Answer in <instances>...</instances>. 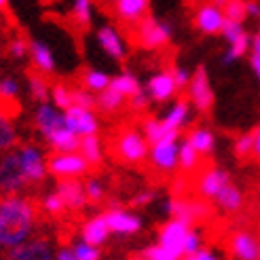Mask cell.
I'll return each mask as SVG.
<instances>
[{
  "mask_svg": "<svg viewBox=\"0 0 260 260\" xmlns=\"http://www.w3.org/2000/svg\"><path fill=\"white\" fill-rule=\"evenodd\" d=\"M250 57H260V30L256 34H250Z\"/></svg>",
  "mask_w": 260,
  "mask_h": 260,
  "instance_id": "53",
  "label": "cell"
},
{
  "mask_svg": "<svg viewBox=\"0 0 260 260\" xmlns=\"http://www.w3.org/2000/svg\"><path fill=\"white\" fill-rule=\"evenodd\" d=\"M47 170L49 176H53L55 180H81L89 174L91 167L79 150H70L51 152V157H47Z\"/></svg>",
  "mask_w": 260,
  "mask_h": 260,
  "instance_id": "5",
  "label": "cell"
},
{
  "mask_svg": "<svg viewBox=\"0 0 260 260\" xmlns=\"http://www.w3.org/2000/svg\"><path fill=\"white\" fill-rule=\"evenodd\" d=\"M252 136H254V142H252V157L260 161V127L252 129Z\"/></svg>",
  "mask_w": 260,
  "mask_h": 260,
  "instance_id": "54",
  "label": "cell"
},
{
  "mask_svg": "<svg viewBox=\"0 0 260 260\" xmlns=\"http://www.w3.org/2000/svg\"><path fill=\"white\" fill-rule=\"evenodd\" d=\"M172 38H174V25L167 19L146 15L144 19L136 23V41L146 51H159L170 47Z\"/></svg>",
  "mask_w": 260,
  "mask_h": 260,
  "instance_id": "3",
  "label": "cell"
},
{
  "mask_svg": "<svg viewBox=\"0 0 260 260\" xmlns=\"http://www.w3.org/2000/svg\"><path fill=\"white\" fill-rule=\"evenodd\" d=\"M36 231V205L23 192L0 194V248L9 250Z\"/></svg>",
  "mask_w": 260,
  "mask_h": 260,
  "instance_id": "1",
  "label": "cell"
},
{
  "mask_svg": "<svg viewBox=\"0 0 260 260\" xmlns=\"http://www.w3.org/2000/svg\"><path fill=\"white\" fill-rule=\"evenodd\" d=\"M142 134H144L148 144H154V142H159L161 138L170 136V132H165V127L161 123V116H146V119L142 121Z\"/></svg>",
  "mask_w": 260,
  "mask_h": 260,
  "instance_id": "39",
  "label": "cell"
},
{
  "mask_svg": "<svg viewBox=\"0 0 260 260\" xmlns=\"http://www.w3.org/2000/svg\"><path fill=\"white\" fill-rule=\"evenodd\" d=\"M104 220H106V224L110 229V235H121V237H134L144 226L138 214H134L132 210H123L119 205L104 212Z\"/></svg>",
  "mask_w": 260,
  "mask_h": 260,
  "instance_id": "13",
  "label": "cell"
},
{
  "mask_svg": "<svg viewBox=\"0 0 260 260\" xmlns=\"http://www.w3.org/2000/svg\"><path fill=\"white\" fill-rule=\"evenodd\" d=\"M154 199H157V194H154L152 188H144V190H140L134 194V199H132V205L134 207H148Z\"/></svg>",
  "mask_w": 260,
  "mask_h": 260,
  "instance_id": "50",
  "label": "cell"
},
{
  "mask_svg": "<svg viewBox=\"0 0 260 260\" xmlns=\"http://www.w3.org/2000/svg\"><path fill=\"white\" fill-rule=\"evenodd\" d=\"M38 210H41L45 216L49 218H57L66 212V205H63L61 197L55 192V190H49L41 197V203H38Z\"/></svg>",
  "mask_w": 260,
  "mask_h": 260,
  "instance_id": "37",
  "label": "cell"
},
{
  "mask_svg": "<svg viewBox=\"0 0 260 260\" xmlns=\"http://www.w3.org/2000/svg\"><path fill=\"white\" fill-rule=\"evenodd\" d=\"M95 43L102 49L104 55H108L112 61H125L127 59V43L125 36L110 23H104L95 32Z\"/></svg>",
  "mask_w": 260,
  "mask_h": 260,
  "instance_id": "15",
  "label": "cell"
},
{
  "mask_svg": "<svg viewBox=\"0 0 260 260\" xmlns=\"http://www.w3.org/2000/svg\"><path fill=\"white\" fill-rule=\"evenodd\" d=\"M15 150H17L23 176H25V180H28V186L43 184L45 178L49 176L45 150L41 146H36V144H19V146H15Z\"/></svg>",
  "mask_w": 260,
  "mask_h": 260,
  "instance_id": "7",
  "label": "cell"
},
{
  "mask_svg": "<svg viewBox=\"0 0 260 260\" xmlns=\"http://www.w3.org/2000/svg\"><path fill=\"white\" fill-rule=\"evenodd\" d=\"M163 212L170 218L184 220L188 224H197L210 216V207L205 199H186V197H172L163 203Z\"/></svg>",
  "mask_w": 260,
  "mask_h": 260,
  "instance_id": "10",
  "label": "cell"
},
{
  "mask_svg": "<svg viewBox=\"0 0 260 260\" xmlns=\"http://www.w3.org/2000/svg\"><path fill=\"white\" fill-rule=\"evenodd\" d=\"M72 17L83 30L93 25V0H72Z\"/></svg>",
  "mask_w": 260,
  "mask_h": 260,
  "instance_id": "35",
  "label": "cell"
},
{
  "mask_svg": "<svg viewBox=\"0 0 260 260\" xmlns=\"http://www.w3.org/2000/svg\"><path fill=\"white\" fill-rule=\"evenodd\" d=\"M248 51H250V32H243L241 36L233 38V41L226 43V53L222 57V63L231 66V63H235L241 57L248 55Z\"/></svg>",
  "mask_w": 260,
  "mask_h": 260,
  "instance_id": "34",
  "label": "cell"
},
{
  "mask_svg": "<svg viewBox=\"0 0 260 260\" xmlns=\"http://www.w3.org/2000/svg\"><path fill=\"white\" fill-rule=\"evenodd\" d=\"M63 119H66V125L79 138H85V136H91V134L100 132V119H98L95 108L70 106V108L63 110Z\"/></svg>",
  "mask_w": 260,
  "mask_h": 260,
  "instance_id": "17",
  "label": "cell"
},
{
  "mask_svg": "<svg viewBox=\"0 0 260 260\" xmlns=\"http://www.w3.org/2000/svg\"><path fill=\"white\" fill-rule=\"evenodd\" d=\"M144 89H146L150 102H157V104H170L180 93V89L172 76V70H161L157 74H152Z\"/></svg>",
  "mask_w": 260,
  "mask_h": 260,
  "instance_id": "18",
  "label": "cell"
},
{
  "mask_svg": "<svg viewBox=\"0 0 260 260\" xmlns=\"http://www.w3.org/2000/svg\"><path fill=\"white\" fill-rule=\"evenodd\" d=\"M108 87L114 89V91H119V93L125 95V98H132L134 93H138V91L142 89L140 79L134 72H129V70H123L116 76H110V85Z\"/></svg>",
  "mask_w": 260,
  "mask_h": 260,
  "instance_id": "32",
  "label": "cell"
},
{
  "mask_svg": "<svg viewBox=\"0 0 260 260\" xmlns=\"http://www.w3.org/2000/svg\"><path fill=\"white\" fill-rule=\"evenodd\" d=\"M190 229H192V224L184 222V220L167 218V222H163L157 233V243L167 248L170 252H174L178 258H182L184 256V241H186V235Z\"/></svg>",
  "mask_w": 260,
  "mask_h": 260,
  "instance_id": "12",
  "label": "cell"
},
{
  "mask_svg": "<svg viewBox=\"0 0 260 260\" xmlns=\"http://www.w3.org/2000/svg\"><path fill=\"white\" fill-rule=\"evenodd\" d=\"M49 102L57 106L59 110H66L72 106V87H68L66 83H53L51 85V93H49Z\"/></svg>",
  "mask_w": 260,
  "mask_h": 260,
  "instance_id": "40",
  "label": "cell"
},
{
  "mask_svg": "<svg viewBox=\"0 0 260 260\" xmlns=\"http://www.w3.org/2000/svg\"><path fill=\"white\" fill-rule=\"evenodd\" d=\"M127 104H129V108L136 110V112L146 110V108H148V104H150V98H148V93H146V89L142 87L138 93H134L132 98H127Z\"/></svg>",
  "mask_w": 260,
  "mask_h": 260,
  "instance_id": "48",
  "label": "cell"
},
{
  "mask_svg": "<svg viewBox=\"0 0 260 260\" xmlns=\"http://www.w3.org/2000/svg\"><path fill=\"white\" fill-rule=\"evenodd\" d=\"M127 104V98L121 95L119 91H114V89H104L102 93L95 95V110L104 112V114H114V112H119L123 110V106Z\"/></svg>",
  "mask_w": 260,
  "mask_h": 260,
  "instance_id": "30",
  "label": "cell"
},
{
  "mask_svg": "<svg viewBox=\"0 0 260 260\" xmlns=\"http://www.w3.org/2000/svg\"><path fill=\"white\" fill-rule=\"evenodd\" d=\"M81 239H85L91 245H106L110 239V229L104 220V214H95V216H89L85 222L81 224Z\"/></svg>",
  "mask_w": 260,
  "mask_h": 260,
  "instance_id": "23",
  "label": "cell"
},
{
  "mask_svg": "<svg viewBox=\"0 0 260 260\" xmlns=\"http://www.w3.org/2000/svg\"><path fill=\"white\" fill-rule=\"evenodd\" d=\"M9 3H11V0H0V11H5L9 7Z\"/></svg>",
  "mask_w": 260,
  "mask_h": 260,
  "instance_id": "57",
  "label": "cell"
},
{
  "mask_svg": "<svg viewBox=\"0 0 260 260\" xmlns=\"http://www.w3.org/2000/svg\"><path fill=\"white\" fill-rule=\"evenodd\" d=\"M245 15H248V19H258L260 3H256V0H245Z\"/></svg>",
  "mask_w": 260,
  "mask_h": 260,
  "instance_id": "52",
  "label": "cell"
},
{
  "mask_svg": "<svg viewBox=\"0 0 260 260\" xmlns=\"http://www.w3.org/2000/svg\"><path fill=\"white\" fill-rule=\"evenodd\" d=\"M199 248H203V233L192 226L188 231V235H186V241H184V256L197 252Z\"/></svg>",
  "mask_w": 260,
  "mask_h": 260,
  "instance_id": "47",
  "label": "cell"
},
{
  "mask_svg": "<svg viewBox=\"0 0 260 260\" xmlns=\"http://www.w3.org/2000/svg\"><path fill=\"white\" fill-rule=\"evenodd\" d=\"M229 252L235 260H260V237L252 231H235L229 237Z\"/></svg>",
  "mask_w": 260,
  "mask_h": 260,
  "instance_id": "19",
  "label": "cell"
},
{
  "mask_svg": "<svg viewBox=\"0 0 260 260\" xmlns=\"http://www.w3.org/2000/svg\"><path fill=\"white\" fill-rule=\"evenodd\" d=\"M79 152L81 157L89 163V167H100L104 163V142L100 140L98 134H91L79 140Z\"/></svg>",
  "mask_w": 260,
  "mask_h": 260,
  "instance_id": "28",
  "label": "cell"
},
{
  "mask_svg": "<svg viewBox=\"0 0 260 260\" xmlns=\"http://www.w3.org/2000/svg\"><path fill=\"white\" fill-rule=\"evenodd\" d=\"M32 121L36 132L41 134L45 146L51 152H70V150H79V136L66 125L63 119V110L53 106L51 102H41L36 104Z\"/></svg>",
  "mask_w": 260,
  "mask_h": 260,
  "instance_id": "2",
  "label": "cell"
},
{
  "mask_svg": "<svg viewBox=\"0 0 260 260\" xmlns=\"http://www.w3.org/2000/svg\"><path fill=\"white\" fill-rule=\"evenodd\" d=\"M222 11H224L226 21L243 23L245 19H248V15H245V0H229V3L222 7Z\"/></svg>",
  "mask_w": 260,
  "mask_h": 260,
  "instance_id": "44",
  "label": "cell"
},
{
  "mask_svg": "<svg viewBox=\"0 0 260 260\" xmlns=\"http://www.w3.org/2000/svg\"><path fill=\"white\" fill-rule=\"evenodd\" d=\"M150 144L140 129H125L114 140V154L125 165H142L148 159Z\"/></svg>",
  "mask_w": 260,
  "mask_h": 260,
  "instance_id": "4",
  "label": "cell"
},
{
  "mask_svg": "<svg viewBox=\"0 0 260 260\" xmlns=\"http://www.w3.org/2000/svg\"><path fill=\"white\" fill-rule=\"evenodd\" d=\"M178 142L180 134H170L154 142L148 148V163L161 174H172L178 170Z\"/></svg>",
  "mask_w": 260,
  "mask_h": 260,
  "instance_id": "9",
  "label": "cell"
},
{
  "mask_svg": "<svg viewBox=\"0 0 260 260\" xmlns=\"http://www.w3.org/2000/svg\"><path fill=\"white\" fill-rule=\"evenodd\" d=\"M72 106L95 108V93H91L85 87H74L72 89Z\"/></svg>",
  "mask_w": 260,
  "mask_h": 260,
  "instance_id": "45",
  "label": "cell"
},
{
  "mask_svg": "<svg viewBox=\"0 0 260 260\" xmlns=\"http://www.w3.org/2000/svg\"><path fill=\"white\" fill-rule=\"evenodd\" d=\"M53 190L61 197L63 205H66V212H81L89 205L83 180H57Z\"/></svg>",
  "mask_w": 260,
  "mask_h": 260,
  "instance_id": "21",
  "label": "cell"
},
{
  "mask_svg": "<svg viewBox=\"0 0 260 260\" xmlns=\"http://www.w3.org/2000/svg\"><path fill=\"white\" fill-rule=\"evenodd\" d=\"M216 207L222 214H239L243 210V205H245V194L243 190L235 184V182H231L229 186H224V190L218 194V197L214 199Z\"/></svg>",
  "mask_w": 260,
  "mask_h": 260,
  "instance_id": "25",
  "label": "cell"
},
{
  "mask_svg": "<svg viewBox=\"0 0 260 260\" xmlns=\"http://www.w3.org/2000/svg\"><path fill=\"white\" fill-rule=\"evenodd\" d=\"M55 260H76V258L72 254L70 245H63V248H57L55 250Z\"/></svg>",
  "mask_w": 260,
  "mask_h": 260,
  "instance_id": "55",
  "label": "cell"
},
{
  "mask_svg": "<svg viewBox=\"0 0 260 260\" xmlns=\"http://www.w3.org/2000/svg\"><path fill=\"white\" fill-rule=\"evenodd\" d=\"M252 142H254L252 132H243V134L235 136V140H233V152H235L237 159H250L252 157Z\"/></svg>",
  "mask_w": 260,
  "mask_h": 260,
  "instance_id": "42",
  "label": "cell"
},
{
  "mask_svg": "<svg viewBox=\"0 0 260 260\" xmlns=\"http://www.w3.org/2000/svg\"><path fill=\"white\" fill-rule=\"evenodd\" d=\"M186 140L192 144V148L199 152V157H210V154L216 150V134L207 125L192 127L186 136Z\"/></svg>",
  "mask_w": 260,
  "mask_h": 260,
  "instance_id": "27",
  "label": "cell"
},
{
  "mask_svg": "<svg viewBox=\"0 0 260 260\" xmlns=\"http://www.w3.org/2000/svg\"><path fill=\"white\" fill-rule=\"evenodd\" d=\"M180 260H220V256H218V252L212 250V248H199L197 252L182 256Z\"/></svg>",
  "mask_w": 260,
  "mask_h": 260,
  "instance_id": "51",
  "label": "cell"
},
{
  "mask_svg": "<svg viewBox=\"0 0 260 260\" xmlns=\"http://www.w3.org/2000/svg\"><path fill=\"white\" fill-rule=\"evenodd\" d=\"M258 30H260V17H258Z\"/></svg>",
  "mask_w": 260,
  "mask_h": 260,
  "instance_id": "59",
  "label": "cell"
},
{
  "mask_svg": "<svg viewBox=\"0 0 260 260\" xmlns=\"http://www.w3.org/2000/svg\"><path fill=\"white\" fill-rule=\"evenodd\" d=\"M231 182H233L231 174L224 167H207V170L201 172V176L197 180V194L205 201H214Z\"/></svg>",
  "mask_w": 260,
  "mask_h": 260,
  "instance_id": "16",
  "label": "cell"
},
{
  "mask_svg": "<svg viewBox=\"0 0 260 260\" xmlns=\"http://www.w3.org/2000/svg\"><path fill=\"white\" fill-rule=\"evenodd\" d=\"M25 188L30 186L23 176L17 150L13 148L9 152H3L0 154V194H19Z\"/></svg>",
  "mask_w": 260,
  "mask_h": 260,
  "instance_id": "8",
  "label": "cell"
},
{
  "mask_svg": "<svg viewBox=\"0 0 260 260\" xmlns=\"http://www.w3.org/2000/svg\"><path fill=\"white\" fill-rule=\"evenodd\" d=\"M172 70V76H174V81H176V85H178V89L182 91V89H186L188 87V81H190V68H186V66H174V68H170Z\"/></svg>",
  "mask_w": 260,
  "mask_h": 260,
  "instance_id": "49",
  "label": "cell"
},
{
  "mask_svg": "<svg viewBox=\"0 0 260 260\" xmlns=\"http://www.w3.org/2000/svg\"><path fill=\"white\" fill-rule=\"evenodd\" d=\"M21 95V85L15 76H3L0 79V106L7 108L5 104H15Z\"/></svg>",
  "mask_w": 260,
  "mask_h": 260,
  "instance_id": "38",
  "label": "cell"
},
{
  "mask_svg": "<svg viewBox=\"0 0 260 260\" xmlns=\"http://www.w3.org/2000/svg\"><path fill=\"white\" fill-rule=\"evenodd\" d=\"M28 57H30L36 72H41L45 76L55 74V70H57L55 53L45 41H41V38H32V41H28Z\"/></svg>",
  "mask_w": 260,
  "mask_h": 260,
  "instance_id": "22",
  "label": "cell"
},
{
  "mask_svg": "<svg viewBox=\"0 0 260 260\" xmlns=\"http://www.w3.org/2000/svg\"><path fill=\"white\" fill-rule=\"evenodd\" d=\"M83 186H85V194H87V201L89 203H93V205H100L106 201L108 197V186H106V182H104L102 178L98 176H91L83 182Z\"/></svg>",
  "mask_w": 260,
  "mask_h": 260,
  "instance_id": "36",
  "label": "cell"
},
{
  "mask_svg": "<svg viewBox=\"0 0 260 260\" xmlns=\"http://www.w3.org/2000/svg\"><path fill=\"white\" fill-rule=\"evenodd\" d=\"M25 85H28V93L30 98L41 104V102H49V93H51V83L47 81V76L41 72H28L25 76Z\"/></svg>",
  "mask_w": 260,
  "mask_h": 260,
  "instance_id": "31",
  "label": "cell"
},
{
  "mask_svg": "<svg viewBox=\"0 0 260 260\" xmlns=\"http://www.w3.org/2000/svg\"><path fill=\"white\" fill-rule=\"evenodd\" d=\"M140 260H180V258L167 248H163V245L152 243L140 252Z\"/></svg>",
  "mask_w": 260,
  "mask_h": 260,
  "instance_id": "43",
  "label": "cell"
},
{
  "mask_svg": "<svg viewBox=\"0 0 260 260\" xmlns=\"http://www.w3.org/2000/svg\"><path fill=\"white\" fill-rule=\"evenodd\" d=\"M224 11L222 7L210 3H201L192 13V25L205 36H218L224 28Z\"/></svg>",
  "mask_w": 260,
  "mask_h": 260,
  "instance_id": "14",
  "label": "cell"
},
{
  "mask_svg": "<svg viewBox=\"0 0 260 260\" xmlns=\"http://www.w3.org/2000/svg\"><path fill=\"white\" fill-rule=\"evenodd\" d=\"M161 123L165 127V132L170 134H180L184 127L192 123V106L186 98H176L172 102V106L167 108V112L161 116Z\"/></svg>",
  "mask_w": 260,
  "mask_h": 260,
  "instance_id": "20",
  "label": "cell"
},
{
  "mask_svg": "<svg viewBox=\"0 0 260 260\" xmlns=\"http://www.w3.org/2000/svg\"><path fill=\"white\" fill-rule=\"evenodd\" d=\"M19 146V129L13 114L0 106V154Z\"/></svg>",
  "mask_w": 260,
  "mask_h": 260,
  "instance_id": "26",
  "label": "cell"
},
{
  "mask_svg": "<svg viewBox=\"0 0 260 260\" xmlns=\"http://www.w3.org/2000/svg\"><path fill=\"white\" fill-rule=\"evenodd\" d=\"M110 85V74L106 70L102 68H85L83 74H81V87H85L87 91H91V93H102L104 89H108Z\"/></svg>",
  "mask_w": 260,
  "mask_h": 260,
  "instance_id": "29",
  "label": "cell"
},
{
  "mask_svg": "<svg viewBox=\"0 0 260 260\" xmlns=\"http://www.w3.org/2000/svg\"><path fill=\"white\" fill-rule=\"evenodd\" d=\"M7 55H9L11 59H15V61L28 57V41H25V38H21V36L11 38L9 45H7Z\"/></svg>",
  "mask_w": 260,
  "mask_h": 260,
  "instance_id": "46",
  "label": "cell"
},
{
  "mask_svg": "<svg viewBox=\"0 0 260 260\" xmlns=\"http://www.w3.org/2000/svg\"><path fill=\"white\" fill-rule=\"evenodd\" d=\"M5 260H55V248L47 237L32 235L15 248H9Z\"/></svg>",
  "mask_w": 260,
  "mask_h": 260,
  "instance_id": "11",
  "label": "cell"
},
{
  "mask_svg": "<svg viewBox=\"0 0 260 260\" xmlns=\"http://www.w3.org/2000/svg\"><path fill=\"white\" fill-rule=\"evenodd\" d=\"M199 152L192 148V144L184 138L178 142V170H182L184 174H192L199 167Z\"/></svg>",
  "mask_w": 260,
  "mask_h": 260,
  "instance_id": "33",
  "label": "cell"
},
{
  "mask_svg": "<svg viewBox=\"0 0 260 260\" xmlns=\"http://www.w3.org/2000/svg\"><path fill=\"white\" fill-rule=\"evenodd\" d=\"M250 63H252V70L256 74V79L260 81V57H250Z\"/></svg>",
  "mask_w": 260,
  "mask_h": 260,
  "instance_id": "56",
  "label": "cell"
},
{
  "mask_svg": "<svg viewBox=\"0 0 260 260\" xmlns=\"http://www.w3.org/2000/svg\"><path fill=\"white\" fill-rule=\"evenodd\" d=\"M112 3L116 17L127 25H136L140 19H144L150 9V0H112Z\"/></svg>",
  "mask_w": 260,
  "mask_h": 260,
  "instance_id": "24",
  "label": "cell"
},
{
  "mask_svg": "<svg viewBox=\"0 0 260 260\" xmlns=\"http://www.w3.org/2000/svg\"><path fill=\"white\" fill-rule=\"evenodd\" d=\"M72 254L76 260H102V248H98V245H91L87 243L85 239H76L72 245Z\"/></svg>",
  "mask_w": 260,
  "mask_h": 260,
  "instance_id": "41",
  "label": "cell"
},
{
  "mask_svg": "<svg viewBox=\"0 0 260 260\" xmlns=\"http://www.w3.org/2000/svg\"><path fill=\"white\" fill-rule=\"evenodd\" d=\"M186 100L190 102V106L194 112H210L214 106V87L212 79L207 74L205 66H197L194 72L190 74V81L186 87Z\"/></svg>",
  "mask_w": 260,
  "mask_h": 260,
  "instance_id": "6",
  "label": "cell"
},
{
  "mask_svg": "<svg viewBox=\"0 0 260 260\" xmlns=\"http://www.w3.org/2000/svg\"><path fill=\"white\" fill-rule=\"evenodd\" d=\"M212 3H214V5H218V7H224V5L229 3V0H212Z\"/></svg>",
  "mask_w": 260,
  "mask_h": 260,
  "instance_id": "58",
  "label": "cell"
}]
</instances>
